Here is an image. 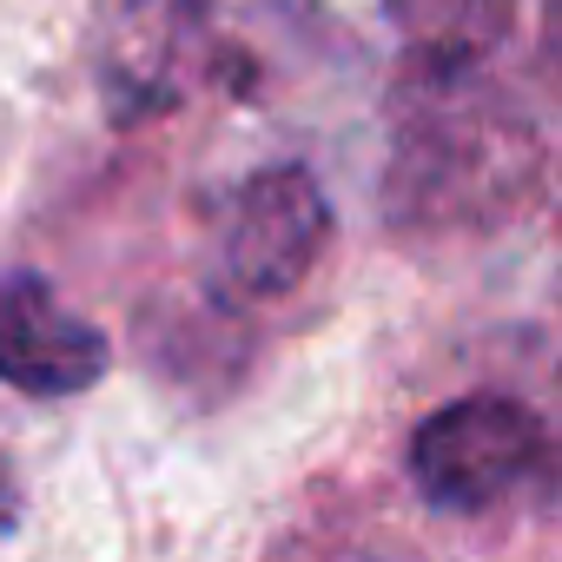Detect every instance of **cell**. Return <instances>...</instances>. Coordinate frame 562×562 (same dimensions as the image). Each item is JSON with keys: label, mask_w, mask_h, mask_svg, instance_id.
Returning <instances> with one entry per match:
<instances>
[{"label": "cell", "mask_w": 562, "mask_h": 562, "mask_svg": "<svg viewBox=\"0 0 562 562\" xmlns=\"http://www.w3.org/2000/svg\"><path fill=\"white\" fill-rule=\"evenodd\" d=\"M542 457V424L529 404L476 391L430 411L411 437V483L443 516H476L503 503Z\"/></svg>", "instance_id": "1"}, {"label": "cell", "mask_w": 562, "mask_h": 562, "mask_svg": "<svg viewBox=\"0 0 562 562\" xmlns=\"http://www.w3.org/2000/svg\"><path fill=\"white\" fill-rule=\"evenodd\" d=\"M325 238H331L325 186L305 166H265L232 192L218 225L225 285L245 299H285L312 278Z\"/></svg>", "instance_id": "2"}, {"label": "cell", "mask_w": 562, "mask_h": 562, "mask_svg": "<svg viewBox=\"0 0 562 562\" xmlns=\"http://www.w3.org/2000/svg\"><path fill=\"white\" fill-rule=\"evenodd\" d=\"M113 345L41 271H0V384L27 397H80L106 378Z\"/></svg>", "instance_id": "3"}, {"label": "cell", "mask_w": 562, "mask_h": 562, "mask_svg": "<svg viewBox=\"0 0 562 562\" xmlns=\"http://www.w3.org/2000/svg\"><path fill=\"white\" fill-rule=\"evenodd\" d=\"M384 8L417 54H430L437 67H463L496 34L503 0H384Z\"/></svg>", "instance_id": "4"}, {"label": "cell", "mask_w": 562, "mask_h": 562, "mask_svg": "<svg viewBox=\"0 0 562 562\" xmlns=\"http://www.w3.org/2000/svg\"><path fill=\"white\" fill-rule=\"evenodd\" d=\"M21 529V483H14V463L0 457V536Z\"/></svg>", "instance_id": "5"}]
</instances>
